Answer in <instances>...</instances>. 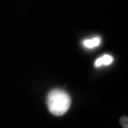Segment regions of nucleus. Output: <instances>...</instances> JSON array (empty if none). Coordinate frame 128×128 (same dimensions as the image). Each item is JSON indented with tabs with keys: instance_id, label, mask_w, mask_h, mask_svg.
I'll list each match as a JSON object with an SVG mask.
<instances>
[{
	"instance_id": "nucleus-1",
	"label": "nucleus",
	"mask_w": 128,
	"mask_h": 128,
	"mask_svg": "<svg viewBox=\"0 0 128 128\" xmlns=\"http://www.w3.org/2000/svg\"><path fill=\"white\" fill-rule=\"evenodd\" d=\"M71 105V97L66 91L60 88L52 89L46 95L48 109L54 116H63Z\"/></svg>"
},
{
	"instance_id": "nucleus-2",
	"label": "nucleus",
	"mask_w": 128,
	"mask_h": 128,
	"mask_svg": "<svg viewBox=\"0 0 128 128\" xmlns=\"http://www.w3.org/2000/svg\"><path fill=\"white\" fill-rule=\"evenodd\" d=\"M113 62V57L109 54H104L95 61V66L100 68L102 66H109Z\"/></svg>"
},
{
	"instance_id": "nucleus-3",
	"label": "nucleus",
	"mask_w": 128,
	"mask_h": 128,
	"mask_svg": "<svg viewBox=\"0 0 128 128\" xmlns=\"http://www.w3.org/2000/svg\"><path fill=\"white\" fill-rule=\"evenodd\" d=\"M101 44V38L100 37H93L91 39H87L84 41V46L87 48H94L100 46Z\"/></svg>"
},
{
	"instance_id": "nucleus-4",
	"label": "nucleus",
	"mask_w": 128,
	"mask_h": 128,
	"mask_svg": "<svg viewBox=\"0 0 128 128\" xmlns=\"http://www.w3.org/2000/svg\"><path fill=\"white\" fill-rule=\"evenodd\" d=\"M120 124H122V126L128 125V118H127V116H122V117L120 119Z\"/></svg>"
},
{
	"instance_id": "nucleus-5",
	"label": "nucleus",
	"mask_w": 128,
	"mask_h": 128,
	"mask_svg": "<svg viewBox=\"0 0 128 128\" xmlns=\"http://www.w3.org/2000/svg\"><path fill=\"white\" fill-rule=\"evenodd\" d=\"M122 128H128V125H125V126H122Z\"/></svg>"
}]
</instances>
